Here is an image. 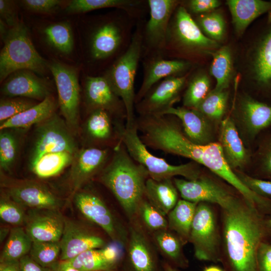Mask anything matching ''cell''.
<instances>
[{
	"instance_id": "1",
	"label": "cell",
	"mask_w": 271,
	"mask_h": 271,
	"mask_svg": "<svg viewBox=\"0 0 271 271\" xmlns=\"http://www.w3.org/2000/svg\"><path fill=\"white\" fill-rule=\"evenodd\" d=\"M265 217L242 197L220 208V263L225 271H258L257 253L265 238Z\"/></svg>"
},
{
	"instance_id": "2",
	"label": "cell",
	"mask_w": 271,
	"mask_h": 271,
	"mask_svg": "<svg viewBox=\"0 0 271 271\" xmlns=\"http://www.w3.org/2000/svg\"><path fill=\"white\" fill-rule=\"evenodd\" d=\"M146 169L135 162L121 141L114 148L110 160L100 172V181L114 196L129 220L135 218L145 196L149 178Z\"/></svg>"
},
{
	"instance_id": "3",
	"label": "cell",
	"mask_w": 271,
	"mask_h": 271,
	"mask_svg": "<svg viewBox=\"0 0 271 271\" xmlns=\"http://www.w3.org/2000/svg\"><path fill=\"white\" fill-rule=\"evenodd\" d=\"M121 10L101 18L93 25L88 37V52L95 62L111 65L128 48L137 22Z\"/></svg>"
},
{
	"instance_id": "4",
	"label": "cell",
	"mask_w": 271,
	"mask_h": 271,
	"mask_svg": "<svg viewBox=\"0 0 271 271\" xmlns=\"http://www.w3.org/2000/svg\"><path fill=\"white\" fill-rule=\"evenodd\" d=\"M219 46L218 43L203 33L191 15L180 4L170 21L163 57L193 64V61L198 57L218 49Z\"/></svg>"
},
{
	"instance_id": "5",
	"label": "cell",
	"mask_w": 271,
	"mask_h": 271,
	"mask_svg": "<svg viewBox=\"0 0 271 271\" xmlns=\"http://www.w3.org/2000/svg\"><path fill=\"white\" fill-rule=\"evenodd\" d=\"M145 21L137 22L128 48L102 75L124 103L126 112L125 125L127 126L136 124L134 81L142 59V30Z\"/></svg>"
},
{
	"instance_id": "6",
	"label": "cell",
	"mask_w": 271,
	"mask_h": 271,
	"mask_svg": "<svg viewBox=\"0 0 271 271\" xmlns=\"http://www.w3.org/2000/svg\"><path fill=\"white\" fill-rule=\"evenodd\" d=\"M1 38L4 43L0 53L1 82L20 70H29L39 74L46 72L48 63L36 50L23 23L19 22L9 28Z\"/></svg>"
},
{
	"instance_id": "7",
	"label": "cell",
	"mask_w": 271,
	"mask_h": 271,
	"mask_svg": "<svg viewBox=\"0 0 271 271\" xmlns=\"http://www.w3.org/2000/svg\"><path fill=\"white\" fill-rule=\"evenodd\" d=\"M120 139L131 158L146 169L152 179L159 181L181 176L192 180L201 175L196 164L190 162L171 165L164 159L151 153L140 138L136 124L131 126L125 124L123 126L120 130Z\"/></svg>"
},
{
	"instance_id": "8",
	"label": "cell",
	"mask_w": 271,
	"mask_h": 271,
	"mask_svg": "<svg viewBox=\"0 0 271 271\" xmlns=\"http://www.w3.org/2000/svg\"><path fill=\"white\" fill-rule=\"evenodd\" d=\"M189 242L192 244L195 257L199 260L220 262L221 232L220 208L217 205L198 203Z\"/></svg>"
},
{
	"instance_id": "9",
	"label": "cell",
	"mask_w": 271,
	"mask_h": 271,
	"mask_svg": "<svg viewBox=\"0 0 271 271\" xmlns=\"http://www.w3.org/2000/svg\"><path fill=\"white\" fill-rule=\"evenodd\" d=\"M72 133L64 119L55 113L36 125L29 159L30 167L48 153L67 152L75 154L78 150Z\"/></svg>"
},
{
	"instance_id": "10",
	"label": "cell",
	"mask_w": 271,
	"mask_h": 271,
	"mask_svg": "<svg viewBox=\"0 0 271 271\" xmlns=\"http://www.w3.org/2000/svg\"><path fill=\"white\" fill-rule=\"evenodd\" d=\"M147 1L150 16L143 26L142 59L163 56L170 21L181 3L177 0Z\"/></svg>"
},
{
	"instance_id": "11",
	"label": "cell",
	"mask_w": 271,
	"mask_h": 271,
	"mask_svg": "<svg viewBox=\"0 0 271 271\" xmlns=\"http://www.w3.org/2000/svg\"><path fill=\"white\" fill-rule=\"evenodd\" d=\"M55 82L58 103L67 124L74 132L78 126L80 86L77 70L73 67L53 60L48 63Z\"/></svg>"
},
{
	"instance_id": "12",
	"label": "cell",
	"mask_w": 271,
	"mask_h": 271,
	"mask_svg": "<svg viewBox=\"0 0 271 271\" xmlns=\"http://www.w3.org/2000/svg\"><path fill=\"white\" fill-rule=\"evenodd\" d=\"M173 180L182 198L192 202H207L226 208L242 197L207 176L201 175L192 180L175 178Z\"/></svg>"
},
{
	"instance_id": "13",
	"label": "cell",
	"mask_w": 271,
	"mask_h": 271,
	"mask_svg": "<svg viewBox=\"0 0 271 271\" xmlns=\"http://www.w3.org/2000/svg\"><path fill=\"white\" fill-rule=\"evenodd\" d=\"M73 198L76 206L86 218L100 226L112 241L125 247L128 229L117 219L98 196L80 190L75 194Z\"/></svg>"
},
{
	"instance_id": "14",
	"label": "cell",
	"mask_w": 271,
	"mask_h": 271,
	"mask_svg": "<svg viewBox=\"0 0 271 271\" xmlns=\"http://www.w3.org/2000/svg\"><path fill=\"white\" fill-rule=\"evenodd\" d=\"M129 221L125 247L128 271H158L157 248L152 237L136 217Z\"/></svg>"
},
{
	"instance_id": "15",
	"label": "cell",
	"mask_w": 271,
	"mask_h": 271,
	"mask_svg": "<svg viewBox=\"0 0 271 271\" xmlns=\"http://www.w3.org/2000/svg\"><path fill=\"white\" fill-rule=\"evenodd\" d=\"M191 71L181 76L166 78L155 84L134 105L139 115L163 114L179 99L186 86Z\"/></svg>"
},
{
	"instance_id": "16",
	"label": "cell",
	"mask_w": 271,
	"mask_h": 271,
	"mask_svg": "<svg viewBox=\"0 0 271 271\" xmlns=\"http://www.w3.org/2000/svg\"><path fill=\"white\" fill-rule=\"evenodd\" d=\"M109 150L91 147L78 150L74 155L68 181L71 196L95 175L101 172L106 164Z\"/></svg>"
},
{
	"instance_id": "17",
	"label": "cell",
	"mask_w": 271,
	"mask_h": 271,
	"mask_svg": "<svg viewBox=\"0 0 271 271\" xmlns=\"http://www.w3.org/2000/svg\"><path fill=\"white\" fill-rule=\"evenodd\" d=\"M84 94L85 103L89 112L98 109H104L126 121V112L124 103L104 76H86Z\"/></svg>"
},
{
	"instance_id": "18",
	"label": "cell",
	"mask_w": 271,
	"mask_h": 271,
	"mask_svg": "<svg viewBox=\"0 0 271 271\" xmlns=\"http://www.w3.org/2000/svg\"><path fill=\"white\" fill-rule=\"evenodd\" d=\"M143 77L141 87L135 96V104L141 101L157 83L169 77L183 76L191 71L193 64L182 60L169 59L161 56L141 60Z\"/></svg>"
},
{
	"instance_id": "19",
	"label": "cell",
	"mask_w": 271,
	"mask_h": 271,
	"mask_svg": "<svg viewBox=\"0 0 271 271\" xmlns=\"http://www.w3.org/2000/svg\"><path fill=\"white\" fill-rule=\"evenodd\" d=\"M65 221L59 210L29 209L25 229L33 241H59Z\"/></svg>"
},
{
	"instance_id": "20",
	"label": "cell",
	"mask_w": 271,
	"mask_h": 271,
	"mask_svg": "<svg viewBox=\"0 0 271 271\" xmlns=\"http://www.w3.org/2000/svg\"><path fill=\"white\" fill-rule=\"evenodd\" d=\"M7 194L25 208L59 210L62 200L44 185L22 181L10 186Z\"/></svg>"
},
{
	"instance_id": "21",
	"label": "cell",
	"mask_w": 271,
	"mask_h": 271,
	"mask_svg": "<svg viewBox=\"0 0 271 271\" xmlns=\"http://www.w3.org/2000/svg\"><path fill=\"white\" fill-rule=\"evenodd\" d=\"M1 91L6 97H22L41 101L51 96L49 83L27 69L17 71L9 76Z\"/></svg>"
},
{
	"instance_id": "22",
	"label": "cell",
	"mask_w": 271,
	"mask_h": 271,
	"mask_svg": "<svg viewBox=\"0 0 271 271\" xmlns=\"http://www.w3.org/2000/svg\"><path fill=\"white\" fill-rule=\"evenodd\" d=\"M60 243V261L70 260L84 251L101 248L106 245L101 236L66 218Z\"/></svg>"
},
{
	"instance_id": "23",
	"label": "cell",
	"mask_w": 271,
	"mask_h": 271,
	"mask_svg": "<svg viewBox=\"0 0 271 271\" xmlns=\"http://www.w3.org/2000/svg\"><path fill=\"white\" fill-rule=\"evenodd\" d=\"M163 114H171L177 117L184 134L193 143L203 145L211 142V129L207 118L197 110L184 106H173Z\"/></svg>"
},
{
	"instance_id": "24",
	"label": "cell",
	"mask_w": 271,
	"mask_h": 271,
	"mask_svg": "<svg viewBox=\"0 0 271 271\" xmlns=\"http://www.w3.org/2000/svg\"><path fill=\"white\" fill-rule=\"evenodd\" d=\"M219 141L225 159L229 167L233 171L243 169L248 160L247 151L233 120L230 117H227L221 122Z\"/></svg>"
},
{
	"instance_id": "25",
	"label": "cell",
	"mask_w": 271,
	"mask_h": 271,
	"mask_svg": "<svg viewBox=\"0 0 271 271\" xmlns=\"http://www.w3.org/2000/svg\"><path fill=\"white\" fill-rule=\"evenodd\" d=\"M104 8L121 10L138 21L144 19L149 10L147 0H72L65 8L68 14H81Z\"/></svg>"
},
{
	"instance_id": "26",
	"label": "cell",
	"mask_w": 271,
	"mask_h": 271,
	"mask_svg": "<svg viewBox=\"0 0 271 271\" xmlns=\"http://www.w3.org/2000/svg\"><path fill=\"white\" fill-rule=\"evenodd\" d=\"M251 77L257 85L271 88V26L256 43L250 60Z\"/></svg>"
},
{
	"instance_id": "27",
	"label": "cell",
	"mask_w": 271,
	"mask_h": 271,
	"mask_svg": "<svg viewBox=\"0 0 271 271\" xmlns=\"http://www.w3.org/2000/svg\"><path fill=\"white\" fill-rule=\"evenodd\" d=\"M239 113L243 126L251 137L271 124V106L249 96L241 98Z\"/></svg>"
},
{
	"instance_id": "28",
	"label": "cell",
	"mask_w": 271,
	"mask_h": 271,
	"mask_svg": "<svg viewBox=\"0 0 271 271\" xmlns=\"http://www.w3.org/2000/svg\"><path fill=\"white\" fill-rule=\"evenodd\" d=\"M226 4L234 29L239 35L243 34L254 20L271 11V2L261 0H228Z\"/></svg>"
},
{
	"instance_id": "29",
	"label": "cell",
	"mask_w": 271,
	"mask_h": 271,
	"mask_svg": "<svg viewBox=\"0 0 271 271\" xmlns=\"http://www.w3.org/2000/svg\"><path fill=\"white\" fill-rule=\"evenodd\" d=\"M178 192L172 179L158 181L149 177L146 181V199L165 216L179 201Z\"/></svg>"
},
{
	"instance_id": "30",
	"label": "cell",
	"mask_w": 271,
	"mask_h": 271,
	"mask_svg": "<svg viewBox=\"0 0 271 271\" xmlns=\"http://www.w3.org/2000/svg\"><path fill=\"white\" fill-rule=\"evenodd\" d=\"M56 104L52 96L1 123L0 130L25 129L45 121L53 114Z\"/></svg>"
},
{
	"instance_id": "31",
	"label": "cell",
	"mask_w": 271,
	"mask_h": 271,
	"mask_svg": "<svg viewBox=\"0 0 271 271\" xmlns=\"http://www.w3.org/2000/svg\"><path fill=\"white\" fill-rule=\"evenodd\" d=\"M156 248L171 265L178 268L189 266V261L183 250L185 245L180 237L169 228L151 233Z\"/></svg>"
},
{
	"instance_id": "32",
	"label": "cell",
	"mask_w": 271,
	"mask_h": 271,
	"mask_svg": "<svg viewBox=\"0 0 271 271\" xmlns=\"http://www.w3.org/2000/svg\"><path fill=\"white\" fill-rule=\"evenodd\" d=\"M112 115H114L102 109L89 112L85 123V130L88 136L97 142L108 141L111 140L113 137L121 140L120 130L125 123L114 128Z\"/></svg>"
},
{
	"instance_id": "33",
	"label": "cell",
	"mask_w": 271,
	"mask_h": 271,
	"mask_svg": "<svg viewBox=\"0 0 271 271\" xmlns=\"http://www.w3.org/2000/svg\"><path fill=\"white\" fill-rule=\"evenodd\" d=\"M198 203L184 199L179 200L168 214V228L176 233L184 244L189 241L192 222Z\"/></svg>"
},
{
	"instance_id": "34",
	"label": "cell",
	"mask_w": 271,
	"mask_h": 271,
	"mask_svg": "<svg viewBox=\"0 0 271 271\" xmlns=\"http://www.w3.org/2000/svg\"><path fill=\"white\" fill-rule=\"evenodd\" d=\"M209 54L213 58L210 72L216 80V84L214 89L218 90H226L231 81L233 72L231 50L228 46H224Z\"/></svg>"
},
{
	"instance_id": "35",
	"label": "cell",
	"mask_w": 271,
	"mask_h": 271,
	"mask_svg": "<svg viewBox=\"0 0 271 271\" xmlns=\"http://www.w3.org/2000/svg\"><path fill=\"white\" fill-rule=\"evenodd\" d=\"M33 241L22 226L11 229L5 244L1 252L0 262L20 260L29 254Z\"/></svg>"
},
{
	"instance_id": "36",
	"label": "cell",
	"mask_w": 271,
	"mask_h": 271,
	"mask_svg": "<svg viewBox=\"0 0 271 271\" xmlns=\"http://www.w3.org/2000/svg\"><path fill=\"white\" fill-rule=\"evenodd\" d=\"M74 155L67 152L48 153L40 157L30 169L39 178L54 177L71 165Z\"/></svg>"
},
{
	"instance_id": "37",
	"label": "cell",
	"mask_w": 271,
	"mask_h": 271,
	"mask_svg": "<svg viewBox=\"0 0 271 271\" xmlns=\"http://www.w3.org/2000/svg\"><path fill=\"white\" fill-rule=\"evenodd\" d=\"M43 34L47 43L58 52L64 54L72 52L74 39L69 23L61 22L51 24L43 29Z\"/></svg>"
},
{
	"instance_id": "38",
	"label": "cell",
	"mask_w": 271,
	"mask_h": 271,
	"mask_svg": "<svg viewBox=\"0 0 271 271\" xmlns=\"http://www.w3.org/2000/svg\"><path fill=\"white\" fill-rule=\"evenodd\" d=\"M210 81L207 74L202 71L189 76L183 96V106L196 109L210 91Z\"/></svg>"
},
{
	"instance_id": "39",
	"label": "cell",
	"mask_w": 271,
	"mask_h": 271,
	"mask_svg": "<svg viewBox=\"0 0 271 271\" xmlns=\"http://www.w3.org/2000/svg\"><path fill=\"white\" fill-rule=\"evenodd\" d=\"M60 262L80 271H99L115 268L105 259L100 248L87 250L70 260Z\"/></svg>"
},
{
	"instance_id": "40",
	"label": "cell",
	"mask_w": 271,
	"mask_h": 271,
	"mask_svg": "<svg viewBox=\"0 0 271 271\" xmlns=\"http://www.w3.org/2000/svg\"><path fill=\"white\" fill-rule=\"evenodd\" d=\"M193 18L207 37L217 43L224 39L226 34V23L220 12L213 11L195 16Z\"/></svg>"
},
{
	"instance_id": "41",
	"label": "cell",
	"mask_w": 271,
	"mask_h": 271,
	"mask_svg": "<svg viewBox=\"0 0 271 271\" xmlns=\"http://www.w3.org/2000/svg\"><path fill=\"white\" fill-rule=\"evenodd\" d=\"M61 246L59 241H33L29 256L45 267L55 269L60 262Z\"/></svg>"
},
{
	"instance_id": "42",
	"label": "cell",
	"mask_w": 271,
	"mask_h": 271,
	"mask_svg": "<svg viewBox=\"0 0 271 271\" xmlns=\"http://www.w3.org/2000/svg\"><path fill=\"white\" fill-rule=\"evenodd\" d=\"M228 93L226 90H211L197 107L196 110L207 118L219 120L226 109Z\"/></svg>"
},
{
	"instance_id": "43",
	"label": "cell",
	"mask_w": 271,
	"mask_h": 271,
	"mask_svg": "<svg viewBox=\"0 0 271 271\" xmlns=\"http://www.w3.org/2000/svg\"><path fill=\"white\" fill-rule=\"evenodd\" d=\"M166 216L145 198L139 206L136 217L147 231L152 233L168 228Z\"/></svg>"
},
{
	"instance_id": "44",
	"label": "cell",
	"mask_w": 271,
	"mask_h": 271,
	"mask_svg": "<svg viewBox=\"0 0 271 271\" xmlns=\"http://www.w3.org/2000/svg\"><path fill=\"white\" fill-rule=\"evenodd\" d=\"M14 130H0V168L6 172H10L18 154V139Z\"/></svg>"
},
{
	"instance_id": "45",
	"label": "cell",
	"mask_w": 271,
	"mask_h": 271,
	"mask_svg": "<svg viewBox=\"0 0 271 271\" xmlns=\"http://www.w3.org/2000/svg\"><path fill=\"white\" fill-rule=\"evenodd\" d=\"M27 215L26 208L7 194L1 197L0 217L3 221L14 227L25 226Z\"/></svg>"
},
{
	"instance_id": "46",
	"label": "cell",
	"mask_w": 271,
	"mask_h": 271,
	"mask_svg": "<svg viewBox=\"0 0 271 271\" xmlns=\"http://www.w3.org/2000/svg\"><path fill=\"white\" fill-rule=\"evenodd\" d=\"M36 104L33 100L22 97L1 98L0 100L1 123L33 107Z\"/></svg>"
},
{
	"instance_id": "47",
	"label": "cell",
	"mask_w": 271,
	"mask_h": 271,
	"mask_svg": "<svg viewBox=\"0 0 271 271\" xmlns=\"http://www.w3.org/2000/svg\"><path fill=\"white\" fill-rule=\"evenodd\" d=\"M242 183L256 194L271 199V181L251 177L240 171H234Z\"/></svg>"
},
{
	"instance_id": "48",
	"label": "cell",
	"mask_w": 271,
	"mask_h": 271,
	"mask_svg": "<svg viewBox=\"0 0 271 271\" xmlns=\"http://www.w3.org/2000/svg\"><path fill=\"white\" fill-rule=\"evenodd\" d=\"M181 4L191 16H196L215 11L221 3L217 0H189L181 1Z\"/></svg>"
},
{
	"instance_id": "49",
	"label": "cell",
	"mask_w": 271,
	"mask_h": 271,
	"mask_svg": "<svg viewBox=\"0 0 271 271\" xmlns=\"http://www.w3.org/2000/svg\"><path fill=\"white\" fill-rule=\"evenodd\" d=\"M62 1L59 0H23L21 4L29 11L41 13L51 14L56 10Z\"/></svg>"
},
{
	"instance_id": "50",
	"label": "cell",
	"mask_w": 271,
	"mask_h": 271,
	"mask_svg": "<svg viewBox=\"0 0 271 271\" xmlns=\"http://www.w3.org/2000/svg\"><path fill=\"white\" fill-rule=\"evenodd\" d=\"M1 19L9 27L17 25L19 21L17 16L16 6L13 1L0 0Z\"/></svg>"
},
{
	"instance_id": "51",
	"label": "cell",
	"mask_w": 271,
	"mask_h": 271,
	"mask_svg": "<svg viewBox=\"0 0 271 271\" xmlns=\"http://www.w3.org/2000/svg\"><path fill=\"white\" fill-rule=\"evenodd\" d=\"M100 249L105 259L115 267L123 255L125 247L120 244L112 241Z\"/></svg>"
},
{
	"instance_id": "52",
	"label": "cell",
	"mask_w": 271,
	"mask_h": 271,
	"mask_svg": "<svg viewBox=\"0 0 271 271\" xmlns=\"http://www.w3.org/2000/svg\"><path fill=\"white\" fill-rule=\"evenodd\" d=\"M258 271H271V243L262 241L257 250Z\"/></svg>"
},
{
	"instance_id": "53",
	"label": "cell",
	"mask_w": 271,
	"mask_h": 271,
	"mask_svg": "<svg viewBox=\"0 0 271 271\" xmlns=\"http://www.w3.org/2000/svg\"><path fill=\"white\" fill-rule=\"evenodd\" d=\"M21 271H55V269L45 267L34 261L29 254L20 260Z\"/></svg>"
},
{
	"instance_id": "54",
	"label": "cell",
	"mask_w": 271,
	"mask_h": 271,
	"mask_svg": "<svg viewBox=\"0 0 271 271\" xmlns=\"http://www.w3.org/2000/svg\"><path fill=\"white\" fill-rule=\"evenodd\" d=\"M0 271H21L20 260L0 262Z\"/></svg>"
},
{
	"instance_id": "55",
	"label": "cell",
	"mask_w": 271,
	"mask_h": 271,
	"mask_svg": "<svg viewBox=\"0 0 271 271\" xmlns=\"http://www.w3.org/2000/svg\"><path fill=\"white\" fill-rule=\"evenodd\" d=\"M263 168L264 172L271 176V144L267 149L263 159Z\"/></svg>"
},
{
	"instance_id": "56",
	"label": "cell",
	"mask_w": 271,
	"mask_h": 271,
	"mask_svg": "<svg viewBox=\"0 0 271 271\" xmlns=\"http://www.w3.org/2000/svg\"><path fill=\"white\" fill-rule=\"evenodd\" d=\"M265 241L271 243V215L265 217Z\"/></svg>"
},
{
	"instance_id": "57",
	"label": "cell",
	"mask_w": 271,
	"mask_h": 271,
	"mask_svg": "<svg viewBox=\"0 0 271 271\" xmlns=\"http://www.w3.org/2000/svg\"><path fill=\"white\" fill-rule=\"evenodd\" d=\"M55 271H80L72 266L65 265L59 262Z\"/></svg>"
},
{
	"instance_id": "58",
	"label": "cell",
	"mask_w": 271,
	"mask_h": 271,
	"mask_svg": "<svg viewBox=\"0 0 271 271\" xmlns=\"http://www.w3.org/2000/svg\"><path fill=\"white\" fill-rule=\"evenodd\" d=\"M11 229H10L7 227L1 228V242H3L7 236H8L10 232Z\"/></svg>"
},
{
	"instance_id": "59",
	"label": "cell",
	"mask_w": 271,
	"mask_h": 271,
	"mask_svg": "<svg viewBox=\"0 0 271 271\" xmlns=\"http://www.w3.org/2000/svg\"><path fill=\"white\" fill-rule=\"evenodd\" d=\"M203 271H225L222 267L216 265H211L204 268Z\"/></svg>"
},
{
	"instance_id": "60",
	"label": "cell",
	"mask_w": 271,
	"mask_h": 271,
	"mask_svg": "<svg viewBox=\"0 0 271 271\" xmlns=\"http://www.w3.org/2000/svg\"><path fill=\"white\" fill-rule=\"evenodd\" d=\"M164 271H182L179 268L171 265L168 262L164 264Z\"/></svg>"
},
{
	"instance_id": "61",
	"label": "cell",
	"mask_w": 271,
	"mask_h": 271,
	"mask_svg": "<svg viewBox=\"0 0 271 271\" xmlns=\"http://www.w3.org/2000/svg\"><path fill=\"white\" fill-rule=\"evenodd\" d=\"M99 271H118V270H116L115 268H113V269H109L102 270H99Z\"/></svg>"
}]
</instances>
